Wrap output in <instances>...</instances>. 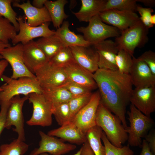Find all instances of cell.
<instances>
[{
  "label": "cell",
  "instance_id": "1",
  "mask_svg": "<svg viewBox=\"0 0 155 155\" xmlns=\"http://www.w3.org/2000/svg\"><path fill=\"white\" fill-rule=\"evenodd\" d=\"M93 77L98 89L100 102L118 116L126 128L128 126L126 108L133 90L130 75L118 70L98 68L93 73Z\"/></svg>",
  "mask_w": 155,
  "mask_h": 155
},
{
  "label": "cell",
  "instance_id": "2",
  "mask_svg": "<svg viewBox=\"0 0 155 155\" xmlns=\"http://www.w3.org/2000/svg\"><path fill=\"white\" fill-rule=\"evenodd\" d=\"M96 123L114 146L121 147L127 140L128 134L120 119L100 102L97 110Z\"/></svg>",
  "mask_w": 155,
  "mask_h": 155
},
{
  "label": "cell",
  "instance_id": "3",
  "mask_svg": "<svg viewBox=\"0 0 155 155\" xmlns=\"http://www.w3.org/2000/svg\"><path fill=\"white\" fill-rule=\"evenodd\" d=\"M1 78L5 83L1 86L2 90L0 92V103L9 102L13 97L20 94L28 96L32 93H43V89L36 77L15 79L3 75Z\"/></svg>",
  "mask_w": 155,
  "mask_h": 155
},
{
  "label": "cell",
  "instance_id": "4",
  "mask_svg": "<svg viewBox=\"0 0 155 155\" xmlns=\"http://www.w3.org/2000/svg\"><path fill=\"white\" fill-rule=\"evenodd\" d=\"M130 126L125 129L128 133V142L132 146L141 147L142 138L144 137L154 124L153 120L150 116H146L131 104L130 111L127 112Z\"/></svg>",
  "mask_w": 155,
  "mask_h": 155
},
{
  "label": "cell",
  "instance_id": "5",
  "mask_svg": "<svg viewBox=\"0 0 155 155\" xmlns=\"http://www.w3.org/2000/svg\"><path fill=\"white\" fill-rule=\"evenodd\" d=\"M148 29L140 20L121 32L120 36L115 38L119 50H123L133 56L135 48L142 47L147 42Z\"/></svg>",
  "mask_w": 155,
  "mask_h": 155
},
{
  "label": "cell",
  "instance_id": "6",
  "mask_svg": "<svg viewBox=\"0 0 155 155\" xmlns=\"http://www.w3.org/2000/svg\"><path fill=\"white\" fill-rule=\"evenodd\" d=\"M77 31L82 33L86 40L93 45L111 37H117L121 32L117 28L106 24L101 20L98 15L93 17L86 27L76 28Z\"/></svg>",
  "mask_w": 155,
  "mask_h": 155
},
{
  "label": "cell",
  "instance_id": "7",
  "mask_svg": "<svg viewBox=\"0 0 155 155\" xmlns=\"http://www.w3.org/2000/svg\"><path fill=\"white\" fill-rule=\"evenodd\" d=\"M28 99L32 104L33 112L30 119L26 122L29 126L47 127L52 123L53 106L42 94L32 93L28 95Z\"/></svg>",
  "mask_w": 155,
  "mask_h": 155
},
{
  "label": "cell",
  "instance_id": "8",
  "mask_svg": "<svg viewBox=\"0 0 155 155\" xmlns=\"http://www.w3.org/2000/svg\"><path fill=\"white\" fill-rule=\"evenodd\" d=\"M28 99V96L21 97L19 95L11 99L6 113L5 125V128L7 129L12 125L14 126L15 128L14 131L18 134L17 139L23 142L25 141V137L22 110L24 102Z\"/></svg>",
  "mask_w": 155,
  "mask_h": 155
},
{
  "label": "cell",
  "instance_id": "9",
  "mask_svg": "<svg viewBox=\"0 0 155 155\" xmlns=\"http://www.w3.org/2000/svg\"><path fill=\"white\" fill-rule=\"evenodd\" d=\"M23 44L19 43L4 49L1 53L3 59L11 65L12 74L11 78L17 79L23 77L35 78L25 65L23 56Z\"/></svg>",
  "mask_w": 155,
  "mask_h": 155
},
{
  "label": "cell",
  "instance_id": "10",
  "mask_svg": "<svg viewBox=\"0 0 155 155\" xmlns=\"http://www.w3.org/2000/svg\"><path fill=\"white\" fill-rule=\"evenodd\" d=\"M34 75L43 89L61 86L69 80L63 67L49 62L37 69Z\"/></svg>",
  "mask_w": 155,
  "mask_h": 155
},
{
  "label": "cell",
  "instance_id": "11",
  "mask_svg": "<svg viewBox=\"0 0 155 155\" xmlns=\"http://www.w3.org/2000/svg\"><path fill=\"white\" fill-rule=\"evenodd\" d=\"M100 100L98 90L93 93L88 103L77 113L71 121L85 134L89 129L96 125V115Z\"/></svg>",
  "mask_w": 155,
  "mask_h": 155
},
{
  "label": "cell",
  "instance_id": "12",
  "mask_svg": "<svg viewBox=\"0 0 155 155\" xmlns=\"http://www.w3.org/2000/svg\"><path fill=\"white\" fill-rule=\"evenodd\" d=\"M39 133L41 137L39 147L32 150L29 155H40L44 153H48L50 155H63L76 148L75 145L65 143L62 140L41 131H39Z\"/></svg>",
  "mask_w": 155,
  "mask_h": 155
},
{
  "label": "cell",
  "instance_id": "13",
  "mask_svg": "<svg viewBox=\"0 0 155 155\" xmlns=\"http://www.w3.org/2000/svg\"><path fill=\"white\" fill-rule=\"evenodd\" d=\"M19 24V33L11 40L14 45L21 43L24 44L34 39L46 37L55 34V31L50 29L49 22H46L37 26L29 25L21 16L17 18Z\"/></svg>",
  "mask_w": 155,
  "mask_h": 155
},
{
  "label": "cell",
  "instance_id": "14",
  "mask_svg": "<svg viewBox=\"0 0 155 155\" xmlns=\"http://www.w3.org/2000/svg\"><path fill=\"white\" fill-rule=\"evenodd\" d=\"M98 15L103 22L112 25L121 32L140 20V18L135 12L115 9L101 12Z\"/></svg>",
  "mask_w": 155,
  "mask_h": 155
},
{
  "label": "cell",
  "instance_id": "15",
  "mask_svg": "<svg viewBox=\"0 0 155 155\" xmlns=\"http://www.w3.org/2000/svg\"><path fill=\"white\" fill-rule=\"evenodd\" d=\"M130 102L143 114L150 116L155 111V86L133 89Z\"/></svg>",
  "mask_w": 155,
  "mask_h": 155
},
{
  "label": "cell",
  "instance_id": "16",
  "mask_svg": "<svg viewBox=\"0 0 155 155\" xmlns=\"http://www.w3.org/2000/svg\"><path fill=\"white\" fill-rule=\"evenodd\" d=\"M93 45L98 54V68L118 70L115 57L119 50L115 42L106 40Z\"/></svg>",
  "mask_w": 155,
  "mask_h": 155
},
{
  "label": "cell",
  "instance_id": "17",
  "mask_svg": "<svg viewBox=\"0 0 155 155\" xmlns=\"http://www.w3.org/2000/svg\"><path fill=\"white\" fill-rule=\"evenodd\" d=\"M133 63L129 75L135 88L155 86V75L144 61L133 57Z\"/></svg>",
  "mask_w": 155,
  "mask_h": 155
},
{
  "label": "cell",
  "instance_id": "18",
  "mask_svg": "<svg viewBox=\"0 0 155 155\" xmlns=\"http://www.w3.org/2000/svg\"><path fill=\"white\" fill-rule=\"evenodd\" d=\"M91 46H74L69 47L75 62L93 73L98 69V56L93 45V47Z\"/></svg>",
  "mask_w": 155,
  "mask_h": 155
},
{
  "label": "cell",
  "instance_id": "19",
  "mask_svg": "<svg viewBox=\"0 0 155 155\" xmlns=\"http://www.w3.org/2000/svg\"><path fill=\"white\" fill-rule=\"evenodd\" d=\"M63 68L69 80L92 91L97 88L93 73L80 66L75 61Z\"/></svg>",
  "mask_w": 155,
  "mask_h": 155
},
{
  "label": "cell",
  "instance_id": "20",
  "mask_svg": "<svg viewBox=\"0 0 155 155\" xmlns=\"http://www.w3.org/2000/svg\"><path fill=\"white\" fill-rule=\"evenodd\" d=\"M19 2L17 0H14L13 5L14 7L22 9L27 18L26 22L29 25L37 26L44 23L51 22L49 13L45 6L38 8L34 6L29 0L22 3Z\"/></svg>",
  "mask_w": 155,
  "mask_h": 155
},
{
  "label": "cell",
  "instance_id": "21",
  "mask_svg": "<svg viewBox=\"0 0 155 155\" xmlns=\"http://www.w3.org/2000/svg\"><path fill=\"white\" fill-rule=\"evenodd\" d=\"M23 45L24 63L28 70L34 74L37 69L48 63L49 61L37 46L35 41L32 40Z\"/></svg>",
  "mask_w": 155,
  "mask_h": 155
},
{
  "label": "cell",
  "instance_id": "22",
  "mask_svg": "<svg viewBox=\"0 0 155 155\" xmlns=\"http://www.w3.org/2000/svg\"><path fill=\"white\" fill-rule=\"evenodd\" d=\"M47 134L77 145L83 144L87 140L86 134L71 122L49 131Z\"/></svg>",
  "mask_w": 155,
  "mask_h": 155
},
{
  "label": "cell",
  "instance_id": "23",
  "mask_svg": "<svg viewBox=\"0 0 155 155\" xmlns=\"http://www.w3.org/2000/svg\"><path fill=\"white\" fill-rule=\"evenodd\" d=\"M55 34L60 39L64 46H89L93 45L85 39L83 35L77 34L69 29L68 21H64L61 26L55 31Z\"/></svg>",
  "mask_w": 155,
  "mask_h": 155
},
{
  "label": "cell",
  "instance_id": "24",
  "mask_svg": "<svg viewBox=\"0 0 155 155\" xmlns=\"http://www.w3.org/2000/svg\"><path fill=\"white\" fill-rule=\"evenodd\" d=\"M106 0H81V6L77 12L72 13L80 22H89L102 12Z\"/></svg>",
  "mask_w": 155,
  "mask_h": 155
},
{
  "label": "cell",
  "instance_id": "25",
  "mask_svg": "<svg viewBox=\"0 0 155 155\" xmlns=\"http://www.w3.org/2000/svg\"><path fill=\"white\" fill-rule=\"evenodd\" d=\"M67 2V0H46L44 3V6L48 11L53 25L57 29L61 26L64 20L69 16L64 11V7Z\"/></svg>",
  "mask_w": 155,
  "mask_h": 155
},
{
  "label": "cell",
  "instance_id": "26",
  "mask_svg": "<svg viewBox=\"0 0 155 155\" xmlns=\"http://www.w3.org/2000/svg\"><path fill=\"white\" fill-rule=\"evenodd\" d=\"M35 42L49 61L61 48L64 46L55 34L40 38Z\"/></svg>",
  "mask_w": 155,
  "mask_h": 155
},
{
  "label": "cell",
  "instance_id": "27",
  "mask_svg": "<svg viewBox=\"0 0 155 155\" xmlns=\"http://www.w3.org/2000/svg\"><path fill=\"white\" fill-rule=\"evenodd\" d=\"M103 131L96 125L89 129L86 133L87 140L94 155H105V149L101 142Z\"/></svg>",
  "mask_w": 155,
  "mask_h": 155
},
{
  "label": "cell",
  "instance_id": "28",
  "mask_svg": "<svg viewBox=\"0 0 155 155\" xmlns=\"http://www.w3.org/2000/svg\"><path fill=\"white\" fill-rule=\"evenodd\" d=\"M43 94L53 106L68 102L73 97L65 89L60 87L43 89Z\"/></svg>",
  "mask_w": 155,
  "mask_h": 155
},
{
  "label": "cell",
  "instance_id": "29",
  "mask_svg": "<svg viewBox=\"0 0 155 155\" xmlns=\"http://www.w3.org/2000/svg\"><path fill=\"white\" fill-rule=\"evenodd\" d=\"M29 145L18 139L9 144L0 146V155H23L28 150Z\"/></svg>",
  "mask_w": 155,
  "mask_h": 155
},
{
  "label": "cell",
  "instance_id": "30",
  "mask_svg": "<svg viewBox=\"0 0 155 155\" xmlns=\"http://www.w3.org/2000/svg\"><path fill=\"white\" fill-rule=\"evenodd\" d=\"M53 115L61 126L71 121L72 118L68 102L53 106Z\"/></svg>",
  "mask_w": 155,
  "mask_h": 155
},
{
  "label": "cell",
  "instance_id": "31",
  "mask_svg": "<svg viewBox=\"0 0 155 155\" xmlns=\"http://www.w3.org/2000/svg\"><path fill=\"white\" fill-rule=\"evenodd\" d=\"M137 0H106L103 11L111 9L119 11H136Z\"/></svg>",
  "mask_w": 155,
  "mask_h": 155
},
{
  "label": "cell",
  "instance_id": "32",
  "mask_svg": "<svg viewBox=\"0 0 155 155\" xmlns=\"http://www.w3.org/2000/svg\"><path fill=\"white\" fill-rule=\"evenodd\" d=\"M75 62L69 47L63 46L49 61L53 66L63 67Z\"/></svg>",
  "mask_w": 155,
  "mask_h": 155
},
{
  "label": "cell",
  "instance_id": "33",
  "mask_svg": "<svg viewBox=\"0 0 155 155\" xmlns=\"http://www.w3.org/2000/svg\"><path fill=\"white\" fill-rule=\"evenodd\" d=\"M14 0H0V16L9 20L14 26L17 32L19 30L17 13L12 8L11 4Z\"/></svg>",
  "mask_w": 155,
  "mask_h": 155
},
{
  "label": "cell",
  "instance_id": "34",
  "mask_svg": "<svg viewBox=\"0 0 155 155\" xmlns=\"http://www.w3.org/2000/svg\"><path fill=\"white\" fill-rule=\"evenodd\" d=\"M133 57L123 50H119L115 57V61L119 72L129 74L133 63Z\"/></svg>",
  "mask_w": 155,
  "mask_h": 155
},
{
  "label": "cell",
  "instance_id": "35",
  "mask_svg": "<svg viewBox=\"0 0 155 155\" xmlns=\"http://www.w3.org/2000/svg\"><path fill=\"white\" fill-rule=\"evenodd\" d=\"M14 26L7 20L0 16V42L9 44V40H13L17 34Z\"/></svg>",
  "mask_w": 155,
  "mask_h": 155
},
{
  "label": "cell",
  "instance_id": "36",
  "mask_svg": "<svg viewBox=\"0 0 155 155\" xmlns=\"http://www.w3.org/2000/svg\"><path fill=\"white\" fill-rule=\"evenodd\" d=\"M101 139L105 148V155H134V152L130 148L129 146H125L119 148L112 144L103 131L102 133Z\"/></svg>",
  "mask_w": 155,
  "mask_h": 155
},
{
  "label": "cell",
  "instance_id": "37",
  "mask_svg": "<svg viewBox=\"0 0 155 155\" xmlns=\"http://www.w3.org/2000/svg\"><path fill=\"white\" fill-rule=\"evenodd\" d=\"M93 93L92 92L73 97L68 102L72 120L77 113L89 102Z\"/></svg>",
  "mask_w": 155,
  "mask_h": 155
},
{
  "label": "cell",
  "instance_id": "38",
  "mask_svg": "<svg viewBox=\"0 0 155 155\" xmlns=\"http://www.w3.org/2000/svg\"><path fill=\"white\" fill-rule=\"evenodd\" d=\"M60 87L66 89L72 94L73 97L92 92V91L90 90L69 80Z\"/></svg>",
  "mask_w": 155,
  "mask_h": 155
},
{
  "label": "cell",
  "instance_id": "39",
  "mask_svg": "<svg viewBox=\"0 0 155 155\" xmlns=\"http://www.w3.org/2000/svg\"><path fill=\"white\" fill-rule=\"evenodd\" d=\"M136 11L140 15V17H139L140 21L146 28L149 29L154 26L150 22L152 13L154 12L152 8L144 7L137 5Z\"/></svg>",
  "mask_w": 155,
  "mask_h": 155
},
{
  "label": "cell",
  "instance_id": "40",
  "mask_svg": "<svg viewBox=\"0 0 155 155\" xmlns=\"http://www.w3.org/2000/svg\"><path fill=\"white\" fill-rule=\"evenodd\" d=\"M144 62L155 75V53L150 50L146 51L138 58Z\"/></svg>",
  "mask_w": 155,
  "mask_h": 155
},
{
  "label": "cell",
  "instance_id": "41",
  "mask_svg": "<svg viewBox=\"0 0 155 155\" xmlns=\"http://www.w3.org/2000/svg\"><path fill=\"white\" fill-rule=\"evenodd\" d=\"M0 136L3 130L5 128V125L7 112L10 104V101L0 103Z\"/></svg>",
  "mask_w": 155,
  "mask_h": 155
},
{
  "label": "cell",
  "instance_id": "42",
  "mask_svg": "<svg viewBox=\"0 0 155 155\" xmlns=\"http://www.w3.org/2000/svg\"><path fill=\"white\" fill-rule=\"evenodd\" d=\"M147 142L150 150L154 155H155V131L151 129L148 134L144 137Z\"/></svg>",
  "mask_w": 155,
  "mask_h": 155
},
{
  "label": "cell",
  "instance_id": "43",
  "mask_svg": "<svg viewBox=\"0 0 155 155\" xmlns=\"http://www.w3.org/2000/svg\"><path fill=\"white\" fill-rule=\"evenodd\" d=\"M81 149L80 155H94L87 140L83 144Z\"/></svg>",
  "mask_w": 155,
  "mask_h": 155
},
{
  "label": "cell",
  "instance_id": "44",
  "mask_svg": "<svg viewBox=\"0 0 155 155\" xmlns=\"http://www.w3.org/2000/svg\"><path fill=\"white\" fill-rule=\"evenodd\" d=\"M142 150L140 155H154L151 152L146 141L144 139L142 141Z\"/></svg>",
  "mask_w": 155,
  "mask_h": 155
},
{
  "label": "cell",
  "instance_id": "45",
  "mask_svg": "<svg viewBox=\"0 0 155 155\" xmlns=\"http://www.w3.org/2000/svg\"><path fill=\"white\" fill-rule=\"evenodd\" d=\"M8 64V63L6 60L4 59L0 60V78L3 75V72Z\"/></svg>",
  "mask_w": 155,
  "mask_h": 155
},
{
  "label": "cell",
  "instance_id": "46",
  "mask_svg": "<svg viewBox=\"0 0 155 155\" xmlns=\"http://www.w3.org/2000/svg\"><path fill=\"white\" fill-rule=\"evenodd\" d=\"M46 0H34L32 5L34 7L41 8L44 6V4Z\"/></svg>",
  "mask_w": 155,
  "mask_h": 155
},
{
  "label": "cell",
  "instance_id": "47",
  "mask_svg": "<svg viewBox=\"0 0 155 155\" xmlns=\"http://www.w3.org/2000/svg\"><path fill=\"white\" fill-rule=\"evenodd\" d=\"M137 1L142 3L145 5L149 7L154 6L155 2L154 0H137Z\"/></svg>",
  "mask_w": 155,
  "mask_h": 155
},
{
  "label": "cell",
  "instance_id": "48",
  "mask_svg": "<svg viewBox=\"0 0 155 155\" xmlns=\"http://www.w3.org/2000/svg\"><path fill=\"white\" fill-rule=\"evenodd\" d=\"M11 46L10 44H5L0 42V60L3 59L1 55L2 51L5 48L10 47Z\"/></svg>",
  "mask_w": 155,
  "mask_h": 155
},
{
  "label": "cell",
  "instance_id": "49",
  "mask_svg": "<svg viewBox=\"0 0 155 155\" xmlns=\"http://www.w3.org/2000/svg\"><path fill=\"white\" fill-rule=\"evenodd\" d=\"M151 23L154 26L155 24V14L152 15L151 19H150Z\"/></svg>",
  "mask_w": 155,
  "mask_h": 155
},
{
  "label": "cell",
  "instance_id": "50",
  "mask_svg": "<svg viewBox=\"0 0 155 155\" xmlns=\"http://www.w3.org/2000/svg\"><path fill=\"white\" fill-rule=\"evenodd\" d=\"M76 4V1L75 0H71L70 1V8H72L75 7Z\"/></svg>",
  "mask_w": 155,
  "mask_h": 155
},
{
  "label": "cell",
  "instance_id": "51",
  "mask_svg": "<svg viewBox=\"0 0 155 155\" xmlns=\"http://www.w3.org/2000/svg\"><path fill=\"white\" fill-rule=\"evenodd\" d=\"M81 151V149H80L76 153L73 154V155H80ZM40 155H50L47 153H44L40 154Z\"/></svg>",
  "mask_w": 155,
  "mask_h": 155
},
{
  "label": "cell",
  "instance_id": "52",
  "mask_svg": "<svg viewBox=\"0 0 155 155\" xmlns=\"http://www.w3.org/2000/svg\"><path fill=\"white\" fill-rule=\"evenodd\" d=\"M2 90V89L1 86H0V92Z\"/></svg>",
  "mask_w": 155,
  "mask_h": 155
}]
</instances>
